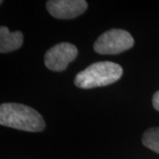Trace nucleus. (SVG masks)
<instances>
[{
  "label": "nucleus",
  "instance_id": "f257e3e1",
  "mask_svg": "<svg viewBox=\"0 0 159 159\" xmlns=\"http://www.w3.org/2000/svg\"><path fill=\"white\" fill-rule=\"evenodd\" d=\"M0 125L32 133L42 132L46 126L44 119L37 111L18 102L0 105Z\"/></svg>",
  "mask_w": 159,
  "mask_h": 159
},
{
  "label": "nucleus",
  "instance_id": "f03ea898",
  "mask_svg": "<svg viewBox=\"0 0 159 159\" xmlns=\"http://www.w3.org/2000/svg\"><path fill=\"white\" fill-rule=\"evenodd\" d=\"M123 74L119 64L111 61L97 62L76 74L74 84L82 89L104 87L118 81Z\"/></svg>",
  "mask_w": 159,
  "mask_h": 159
},
{
  "label": "nucleus",
  "instance_id": "7ed1b4c3",
  "mask_svg": "<svg viewBox=\"0 0 159 159\" xmlns=\"http://www.w3.org/2000/svg\"><path fill=\"white\" fill-rule=\"evenodd\" d=\"M134 40L124 29H110L102 33L94 43V51L102 55H115L131 49Z\"/></svg>",
  "mask_w": 159,
  "mask_h": 159
},
{
  "label": "nucleus",
  "instance_id": "20e7f679",
  "mask_svg": "<svg viewBox=\"0 0 159 159\" xmlns=\"http://www.w3.org/2000/svg\"><path fill=\"white\" fill-rule=\"evenodd\" d=\"M78 56V49L70 43H57L46 51L44 65L53 72H63Z\"/></svg>",
  "mask_w": 159,
  "mask_h": 159
},
{
  "label": "nucleus",
  "instance_id": "39448f33",
  "mask_svg": "<svg viewBox=\"0 0 159 159\" xmlns=\"http://www.w3.org/2000/svg\"><path fill=\"white\" fill-rule=\"evenodd\" d=\"M46 8L52 17L60 20H71L81 15L88 9L85 0H49Z\"/></svg>",
  "mask_w": 159,
  "mask_h": 159
},
{
  "label": "nucleus",
  "instance_id": "423d86ee",
  "mask_svg": "<svg viewBox=\"0 0 159 159\" xmlns=\"http://www.w3.org/2000/svg\"><path fill=\"white\" fill-rule=\"evenodd\" d=\"M23 34L20 31L11 32L7 27H0V52L7 53L20 49L23 43Z\"/></svg>",
  "mask_w": 159,
  "mask_h": 159
},
{
  "label": "nucleus",
  "instance_id": "0eeeda50",
  "mask_svg": "<svg viewBox=\"0 0 159 159\" xmlns=\"http://www.w3.org/2000/svg\"><path fill=\"white\" fill-rule=\"evenodd\" d=\"M142 142L146 148L159 154V126L145 131L142 134Z\"/></svg>",
  "mask_w": 159,
  "mask_h": 159
},
{
  "label": "nucleus",
  "instance_id": "6e6552de",
  "mask_svg": "<svg viewBox=\"0 0 159 159\" xmlns=\"http://www.w3.org/2000/svg\"><path fill=\"white\" fill-rule=\"evenodd\" d=\"M152 104H153L155 110L159 111V90L157 91L154 94L153 97H152Z\"/></svg>",
  "mask_w": 159,
  "mask_h": 159
}]
</instances>
